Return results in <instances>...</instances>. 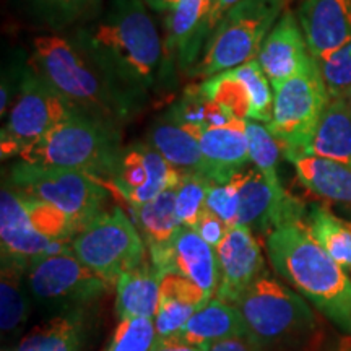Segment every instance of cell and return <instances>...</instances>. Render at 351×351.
I'll use <instances>...</instances> for the list:
<instances>
[{
	"instance_id": "cell-1",
	"label": "cell",
	"mask_w": 351,
	"mask_h": 351,
	"mask_svg": "<svg viewBox=\"0 0 351 351\" xmlns=\"http://www.w3.org/2000/svg\"><path fill=\"white\" fill-rule=\"evenodd\" d=\"M147 7L145 0H109L72 38L138 109L166 70L165 43Z\"/></svg>"
},
{
	"instance_id": "cell-2",
	"label": "cell",
	"mask_w": 351,
	"mask_h": 351,
	"mask_svg": "<svg viewBox=\"0 0 351 351\" xmlns=\"http://www.w3.org/2000/svg\"><path fill=\"white\" fill-rule=\"evenodd\" d=\"M267 254L276 274L351 335L350 276L315 241L302 219L271 231L267 236Z\"/></svg>"
},
{
	"instance_id": "cell-3",
	"label": "cell",
	"mask_w": 351,
	"mask_h": 351,
	"mask_svg": "<svg viewBox=\"0 0 351 351\" xmlns=\"http://www.w3.org/2000/svg\"><path fill=\"white\" fill-rule=\"evenodd\" d=\"M32 67L77 112L119 125L138 111L72 39L57 34L38 36L33 41Z\"/></svg>"
},
{
	"instance_id": "cell-4",
	"label": "cell",
	"mask_w": 351,
	"mask_h": 351,
	"mask_svg": "<svg viewBox=\"0 0 351 351\" xmlns=\"http://www.w3.org/2000/svg\"><path fill=\"white\" fill-rule=\"evenodd\" d=\"M122 150L119 125L73 112L20 158L28 163L78 169L96 179H111Z\"/></svg>"
},
{
	"instance_id": "cell-5",
	"label": "cell",
	"mask_w": 351,
	"mask_h": 351,
	"mask_svg": "<svg viewBox=\"0 0 351 351\" xmlns=\"http://www.w3.org/2000/svg\"><path fill=\"white\" fill-rule=\"evenodd\" d=\"M288 0H243L219 20L192 69L197 77H213L257 59Z\"/></svg>"
},
{
	"instance_id": "cell-6",
	"label": "cell",
	"mask_w": 351,
	"mask_h": 351,
	"mask_svg": "<svg viewBox=\"0 0 351 351\" xmlns=\"http://www.w3.org/2000/svg\"><path fill=\"white\" fill-rule=\"evenodd\" d=\"M274 114L267 124L283 155H304L315 125L330 101L317 60L313 56L287 82L274 90Z\"/></svg>"
},
{
	"instance_id": "cell-7",
	"label": "cell",
	"mask_w": 351,
	"mask_h": 351,
	"mask_svg": "<svg viewBox=\"0 0 351 351\" xmlns=\"http://www.w3.org/2000/svg\"><path fill=\"white\" fill-rule=\"evenodd\" d=\"M10 187L23 197L46 202L69 213L85 228L104 212L106 187L93 176L78 169L34 165L21 160L8 174Z\"/></svg>"
},
{
	"instance_id": "cell-8",
	"label": "cell",
	"mask_w": 351,
	"mask_h": 351,
	"mask_svg": "<svg viewBox=\"0 0 351 351\" xmlns=\"http://www.w3.org/2000/svg\"><path fill=\"white\" fill-rule=\"evenodd\" d=\"M258 343L274 345L306 335L315 326L314 313L298 293L263 271L234 302Z\"/></svg>"
},
{
	"instance_id": "cell-9",
	"label": "cell",
	"mask_w": 351,
	"mask_h": 351,
	"mask_svg": "<svg viewBox=\"0 0 351 351\" xmlns=\"http://www.w3.org/2000/svg\"><path fill=\"white\" fill-rule=\"evenodd\" d=\"M77 112L67 99L39 75L26 69L0 134L2 158L21 156L47 132Z\"/></svg>"
},
{
	"instance_id": "cell-10",
	"label": "cell",
	"mask_w": 351,
	"mask_h": 351,
	"mask_svg": "<svg viewBox=\"0 0 351 351\" xmlns=\"http://www.w3.org/2000/svg\"><path fill=\"white\" fill-rule=\"evenodd\" d=\"M72 251L109 285L147 262L142 236L121 208L101 212L72 239Z\"/></svg>"
},
{
	"instance_id": "cell-11",
	"label": "cell",
	"mask_w": 351,
	"mask_h": 351,
	"mask_svg": "<svg viewBox=\"0 0 351 351\" xmlns=\"http://www.w3.org/2000/svg\"><path fill=\"white\" fill-rule=\"evenodd\" d=\"M109 287L111 285L86 267L73 251L34 258L28 267L29 293L44 306L75 313L99 300Z\"/></svg>"
},
{
	"instance_id": "cell-12",
	"label": "cell",
	"mask_w": 351,
	"mask_h": 351,
	"mask_svg": "<svg viewBox=\"0 0 351 351\" xmlns=\"http://www.w3.org/2000/svg\"><path fill=\"white\" fill-rule=\"evenodd\" d=\"M306 215V205L289 195L283 187H275L258 169L241 173L238 225L257 234L269 236L276 228L300 221Z\"/></svg>"
},
{
	"instance_id": "cell-13",
	"label": "cell",
	"mask_w": 351,
	"mask_h": 351,
	"mask_svg": "<svg viewBox=\"0 0 351 351\" xmlns=\"http://www.w3.org/2000/svg\"><path fill=\"white\" fill-rule=\"evenodd\" d=\"M181 178V171L173 168L152 145L145 142L122 150L111 182L130 207H137L178 186Z\"/></svg>"
},
{
	"instance_id": "cell-14",
	"label": "cell",
	"mask_w": 351,
	"mask_h": 351,
	"mask_svg": "<svg viewBox=\"0 0 351 351\" xmlns=\"http://www.w3.org/2000/svg\"><path fill=\"white\" fill-rule=\"evenodd\" d=\"M215 0H179L168 12L165 38L166 69L178 64L184 70L199 64L213 32Z\"/></svg>"
},
{
	"instance_id": "cell-15",
	"label": "cell",
	"mask_w": 351,
	"mask_h": 351,
	"mask_svg": "<svg viewBox=\"0 0 351 351\" xmlns=\"http://www.w3.org/2000/svg\"><path fill=\"white\" fill-rule=\"evenodd\" d=\"M0 238L2 256L29 267L34 258L72 251V243L54 241L34 228L23 199L12 187H2L0 195Z\"/></svg>"
},
{
	"instance_id": "cell-16",
	"label": "cell",
	"mask_w": 351,
	"mask_h": 351,
	"mask_svg": "<svg viewBox=\"0 0 351 351\" xmlns=\"http://www.w3.org/2000/svg\"><path fill=\"white\" fill-rule=\"evenodd\" d=\"M217 256L219 285L215 298L234 304L245 289L265 271L261 245L249 228L236 225L217 245Z\"/></svg>"
},
{
	"instance_id": "cell-17",
	"label": "cell",
	"mask_w": 351,
	"mask_h": 351,
	"mask_svg": "<svg viewBox=\"0 0 351 351\" xmlns=\"http://www.w3.org/2000/svg\"><path fill=\"white\" fill-rule=\"evenodd\" d=\"M152 263L161 274H178L197 287L217 295L219 285V263L217 251L197 234L194 228L181 226L168 249L152 257Z\"/></svg>"
},
{
	"instance_id": "cell-18",
	"label": "cell",
	"mask_w": 351,
	"mask_h": 351,
	"mask_svg": "<svg viewBox=\"0 0 351 351\" xmlns=\"http://www.w3.org/2000/svg\"><path fill=\"white\" fill-rule=\"evenodd\" d=\"M298 21L309 54L319 60L351 39V0H304Z\"/></svg>"
},
{
	"instance_id": "cell-19",
	"label": "cell",
	"mask_w": 351,
	"mask_h": 351,
	"mask_svg": "<svg viewBox=\"0 0 351 351\" xmlns=\"http://www.w3.org/2000/svg\"><path fill=\"white\" fill-rule=\"evenodd\" d=\"M309 57L298 16L285 12L263 41L257 60L275 90L295 75Z\"/></svg>"
},
{
	"instance_id": "cell-20",
	"label": "cell",
	"mask_w": 351,
	"mask_h": 351,
	"mask_svg": "<svg viewBox=\"0 0 351 351\" xmlns=\"http://www.w3.org/2000/svg\"><path fill=\"white\" fill-rule=\"evenodd\" d=\"M147 143L165 158L168 163L184 174H199L210 182L218 184V176L200 150L199 138L184 127L174 124L163 116L150 127Z\"/></svg>"
},
{
	"instance_id": "cell-21",
	"label": "cell",
	"mask_w": 351,
	"mask_h": 351,
	"mask_svg": "<svg viewBox=\"0 0 351 351\" xmlns=\"http://www.w3.org/2000/svg\"><path fill=\"white\" fill-rule=\"evenodd\" d=\"M212 296L178 274H166L161 280L160 302L155 315L158 339L178 335L197 311L207 306Z\"/></svg>"
},
{
	"instance_id": "cell-22",
	"label": "cell",
	"mask_w": 351,
	"mask_h": 351,
	"mask_svg": "<svg viewBox=\"0 0 351 351\" xmlns=\"http://www.w3.org/2000/svg\"><path fill=\"white\" fill-rule=\"evenodd\" d=\"M247 119H232L225 125L212 127L199 135L200 150L205 160L217 171L218 184L228 182L251 161L245 132Z\"/></svg>"
},
{
	"instance_id": "cell-23",
	"label": "cell",
	"mask_w": 351,
	"mask_h": 351,
	"mask_svg": "<svg viewBox=\"0 0 351 351\" xmlns=\"http://www.w3.org/2000/svg\"><path fill=\"white\" fill-rule=\"evenodd\" d=\"M247 326L238 307L215 298L207 306L197 311L176 337L187 343L207 350L217 341L247 335Z\"/></svg>"
},
{
	"instance_id": "cell-24",
	"label": "cell",
	"mask_w": 351,
	"mask_h": 351,
	"mask_svg": "<svg viewBox=\"0 0 351 351\" xmlns=\"http://www.w3.org/2000/svg\"><path fill=\"white\" fill-rule=\"evenodd\" d=\"M304 155L351 166V108L345 98H330L307 143Z\"/></svg>"
},
{
	"instance_id": "cell-25",
	"label": "cell",
	"mask_w": 351,
	"mask_h": 351,
	"mask_svg": "<svg viewBox=\"0 0 351 351\" xmlns=\"http://www.w3.org/2000/svg\"><path fill=\"white\" fill-rule=\"evenodd\" d=\"M288 161L307 191L320 199L351 207V166L328 158L296 155Z\"/></svg>"
},
{
	"instance_id": "cell-26",
	"label": "cell",
	"mask_w": 351,
	"mask_h": 351,
	"mask_svg": "<svg viewBox=\"0 0 351 351\" xmlns=\"http://www.w3.org/2000/svg\"><path fill=\"white\" fill-rule=\"evenodd\" d=\"M163 276L148 261L122 274L116 283V311L119 319L155 317Z\"/></svg>"
},
{
	"instance_id": "cell-27",
	"label": "cell",
	"mask_w": 351,
	"mask_h": 351,
	"mask_svg": "<svg viewBox=\"0 0 351 351\" xmlns=\"http://www.w3.org/2000/svg\"><path fill=\"white\" fill-rule=\"evenodd\" d=\"M25 19L49 29L80 28L103 10V0H12Z\"/></svg>"
},
{
	"instance_id": "cell-28",
	"label": "cell",
	"mask_w": 351,
	"mask_h": 351,
	"mask_svg": "<svg viewBox=\"0 0 351 351\" xmlns=\"http://www.w3.org/2000/svg\"><path fill=\"white\" fill-rule=\"evenodd\" d=\"M176 187L161 192L147 204L132 207L138 230L150 249V257L166 251L182 226L176 213Z\"/></svg>"
},
{
	"instance_id": "cell-29",
	"label": "cell",
	"mask_w": 351,
	"mask_h": 351,
	"mask_svg": "<svg viewBox=\"0 0 351 351\" xmlns=\"http://www.w3.org/2000/svg\"><path fill=\"white\" fill-rule=\"evenodd\" d=\"M78 313L56 315L39 324L26 333L15 351H80L85 327Z\"/></svg>"
},
{
	"instance_id": "cell-30",
	"label": "cell",
	"mask_w": 351,
	"mask_h": 351,
	"mask_svg": "<svg viewBox=\"0 0 351 351\" xmlns=\"http://www.w3.org/2000/svg\"><path fill=\"white\" fill-rule=\"evenodd\" d=\"M28 267L15 258L2 256L0 276V326L3 337L16 333L29 317L32 302L23 287V274Z\"/></svg>"
},
{
	"instance_id": "cell-31",
	"label": "cell",
	"mask_w": 351,
	"mask_h": 351,
	"mask_svg": "<svg viewBox=\"0 0 351 351\" xmlns=\"http://www.w3.org/2000/svg\"><path fill=\"white\" fill-rule=\"evenodd\" d=\"M165 117L174 124L184 127L199 138L204 130L212 127L225 125L231 122V117L225 109H221L213 101L202 93L200 85H191L186 88L184 95L169 108Z\"/></svg>"
},
{
	"instance_id": "cell-32",
	"label": "cell",
	"mask_w": 351,
	"mask_h": 351,
	"mask_svg": "<svg viewBox=\"0 0 351 351\" xmlns=\"http://www.w3.org/2000/svg\"><path fill=\"white\" fill-rule=\"evenodd\" d=\"M307 228L343 269H351V223L333 215L322 205H313L307 213Z\"/></svg>"
},
{
	"instance_id": "cell-33",
	"label": "cell",
	"mask_w": 351,
	"mask_h": 351,
	"mask_svg": "<svg viewBox=\"0 0 351 351\" xmlns=\"http://www.w3.org/2000/svg\"><path fill=\"white\" fill-rule=\"evenodd\" d=\"M202 93L219 108L225 109L234 119H249L251 98L244 82L236 75L234 70L217 73L199 83Z\"/></svg>"
},
{
	"instance_id": "cell-34",
	"label": "cell",
	"mask_w": 351,
	"mask_h": 351,
	"mask_svg": "<svg viewBox=\"0 0 351 351\" xmlns=\"http://www.w3.org/2000/svg\"><path fill=\"white\" fill-rule=\"evenodd\" d=\"M23 204L28 210L29 218L33 225L41 234L54 241H64V243H72V239L80 232L83 228L75 218L70 217L62 210L52 207L46 202L32 199V197H23Z\"/></svg>"
},
{
	"instance_id": "cell-35",
	"label": "cell",
	"mask_w": 351,
	"mask_h": 351,
	"mask_svg": "<svg viewBox=\"0 0 351 351\" xmlns=\"http://www.w3.org/2000/svg\"><path fill=\"white\" fill-rule=\"evenodd\" d=\"M241 80L244 82L251 98L249 119L269 124L274 114V86L265 75L257 59L249 60L239 67L232 69Z\"/></svg>"
},
{
	"instance_id": "cell-36",
	"label": "cell",
	"mask_w": 351,
	"mask_h": 351,
	"mask_svg": "<svg viewBox=\"0 0 351 351\" xmlns=\"http://www.w3.org/2000/svg\"><path fill=\"white\" fill-rule=\"evenodd\" d=\"M245 132H247L249 140V155H251L252 163L256 165V169L265 176L271 186L283 187L276 174V166H278L280 153H282L278 140L270 134L267 125L258 124L257 121H247Z\"/></svg>"
},
{
	"instance_id": "cell-37",
	"label": "cell",
	"mask_w": 351,
	"mask_h": 351,
	"mask_svg": "<svg viewBox=\"0 0 351 351\" xmlns=\"http://www.w3.org/2000/svg\"><path fill=\"white\" fill-rule=\"evenodd\" d=\"M213 182L199 174H184L176 187V213L182 226L194 228L197 218L205 208L208 189Z\"/></svg>"
},
{
	"instance_id": "cell-38",
	"label": "cell",
	"mask_w": 351,
	"mask_h": 351,
	"mask_svg": "<svg viewBox=\"0 0 351 351\" xmlns=\"http://www.w3.org/2000/svg\"><path fill=\"white\" fill-rule=\"evenodd\" d=\"M156 340L153 317H125L114 330L106 351H152Z\"/></svg>"
},
{
	"instance_id": "cell-39",
	"label": "cell",
	"mask_w": 351,
	"mask_h": 351,
	"mask_svg": "<svg viewBox=\"0 0 351 351\" xmlns=\"http://www.w3.org/2000/svg\"><path fill=\"white\" fill-rule=\"evenodd\" d=\"M330 98H348L351 91V39L317 60Z\"/></svg>"
},
{
	"instance_id": "cell-40",
	"label": "cell",
	"mask_w": 351,
	"mask_h": 351,
	"mask_svg": "<svg viewBox=\"0 0 351 351\" xmlns=\"http://www.w3.org/2000/svg\"><path fill=\"white\" fill-rule=\"evenodd\" d=\"M241 173L228 182L212 184L208 189L207 202H205V207L217 213L230 228L238 225Z\"/></svg>"
},
{
	"instance_id": "cell-41",
	"label": "cell",
	"mask_w": 351,
	"mask_h": 351,
	"mask_svg": "<svg viewBox=\"0 0 351 351\" xmlns=\"http://www.w3.org/2000/svg\"><path fill=\"white\" fill-rule=\"evenodd\" d=\"M194 230L205 243H208L212 247H217V245L225 239V236L228 234V231H230L231 228L228 226L217 213L205 207L200 212L199 218H197Z\"/></svg>"
},
{
	"instance_id": "cell-42",
	"label": "cell",
	"mask_w": 351,
	"mask_h": 351,
	"mask_svg": "<svg viewBox=\"0 0 351 351\" xmlns=\"http://www.w3.org/2000/svg\"><path fill=\"white\" fill-rule=\"evenodd\" d=\"M261 348L262 345L254 339L251 333H247V335H238L217 341L205 351H261Z\"/></svg>"
},
{
	"instance_id": "cell-43",
	"label": "cell",
	"mask_w": 351,
	"mask_h": 351,
	"mask_svg": "<svg viewBox=\"0 0 351 351\" xmlns=\"http://www.w3.org/2000/svg\"><path fill=\"white\" fill-rule=\"evenodd\" d=\"M152 351H205L200 346L191 345L187 341L179 339V337H166V339H158Z\"/></svg>"
},
{
	"instance_id": "cell-44",
	"label": "cell",
	"mask_w": 351,
	"mask_h": 351,
	"mask_svg": "<svg viewBox=\"0 0 351 351\" xmlns=\"http://www.w3.org/2000/svg\"><path fill=\"white\" fill-rule=\"evenodd\" d=\"M241 2H243V0H215V5H213V10H212L213 29H215V26L219 23V20H221L223 16H225L226 13L231 10L232 7H236Z\"/></svg>"
},
{
	"instance_id": "cell-45",
	"label": "cell",
	"mask_w": 351,
	"mask_h": 351,
	"mask_svg": "<svg viewBox=\"0 0 351 351\" xmlns=\"http://www.w3.org/2000/svg\"><path fill=\"white\" fill-rule=\"evenodd\" d=\"M179 0H145L148 7L156 12H169Z\"/></svg>"
},
{
	"instance_id": "cell-46",
	"label": "cell",
	"mask_w": 351,
	"mask_h": 351,
	"mask_svg": "<svg viewBox=\"0 0 351 351\" xmlns=\"http://www.w3.org/2000/svg\"><path fill=\"white\" fill-rule=\"evenodd\" d=\"M346 101H348V104H350V108H351V91H350V95H348V98H346Z\"/></svg>"
}]
</instances>
